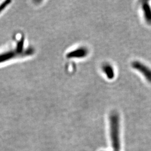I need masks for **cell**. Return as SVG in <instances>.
I'll use <instances>...</instances> for the list:
<instances>
[{"label": "cell", "mask_w": 151, "mask_h": 151, "mask_svg": "<svg viewBox=\"0 0 151 151\" xmlns=\"http://www.w3.org/2000/svg\"><path fill=\"white\" fill-rule=\"evenodd\" d=\"M24 40H22L17 44L16 48L0 54V63H2L16 57L27 56L32 54L34 52V49L29 48H25L24 46Z\"/></svg>", "instance_id": "1"}, {"label": "cell", "mask_w": 151, "mask_h": 151, "mask_svg": "<svg viewBox=\"0 0 151 151\" xmlns=\"http://www.w3.org/2000/svg\"><path fill=\"white\" fill-rule=\"evenodd\" d=\"M110 135L114 151H119V116L117 113L113 112L110 114Z\"/></svg>", "instance_id": "2"}, {"label": "cell", "mask_w": 151, "mask_h": 151, "mask_svg": "<svg viewBox=\"0 0 151 151\" xmlns=\"http://www.w3.org/2000/svg\"><path fill=\"white\" fill-rule=\"evenodd\" d=\"M132 65L133 68L139 71L148 82H151V70L149 67L137 61L133 62Z\"/></svg>", "instance_id": "3"}, {"label": "cell", "mask_w": 151, "mask_h": 151, "mask_svg": "<svg viewBox=\"0 0 151 151\" xmlns=\"http://www.w3.org/2000/svg\"><path fill=\"white\" fill-rule=\"evenodd\" d=\"M144 17L148 24H151V8L147 2H145L142 6Z\"/></svg>", "instance_id": "4"}, {"label": "cell", "mask_w": 151, "mask_h": 151, "mask_svg": "<svg viewBox=\"0 0 151 151\" xmlns=\"http://www.w3.org/2000/svg\"><path fill=\"white\" fill-rule=\"evenodd\" d=\"M87 54V50L86 49L80 48L76 49L74 51H72L67 56L68 57H83Z\"/></svg>", "instance_id": "5"}, {"label": "cell", "mask_w": 151, "mask_h": 151, "mask_svg": "<svg viewBox=\"0 0 151 151\" xmlns=\"http://www.w3.org/2000/svg\"><path fill=\"white\" fill-rule=\"evenodd\" d=\"M103 70L105 72L109 78L111 79L114 76V72L113 67L109 65H104L103 67Z\"/></svg>", "instance_id": "6"}, {"label": "cell", "mask_w": 151, "mask_h": 151, "mask_svg": "<svg viewBox=\"0 0 151 151\" xmlns=\"http://www.w3.org/2000/svg\"><path fill=\"white\" fill-rule=\"evenodd\" d=\"M11 3L10 1H6L5 2H4L1 5H0V12L3 11L6 7L9 5V4Z\"/></svg>", "instance_id": "7"}]
</instances>
